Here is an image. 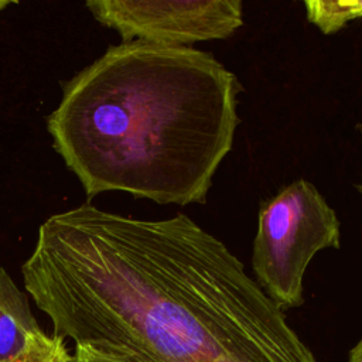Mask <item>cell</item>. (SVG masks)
Here are the masks:
<instances>
[{
    "label": "cell",
    "instance_id": "1",
    "mask_svg": "<svg viewBox=\"0 0 362 362\" xmlns=\"http://www.w3.org/2000/svg\"><path fill=\"white\" fill-rule=\"evenodd\" d=\"M21 274L75 346L129 362H317L243 263L184 214H55Z\"/></svg>",
    "mask_w": 362,
    "mask_h": 362
},
{
    "label": "cell",
    "instance_id": "2",
    "mask_svg": "<svg viewBox=\"0 0 362 362\" xmlns=\"http://www.w3.org/2000/svg\"><path fill=\"white\" fill-rule=\"evenodd\" d=\"M239 90L206 51L122 41L64 83L47 129L89 198L204 204L233 146Z\"/></svg>",
    "mask_w": 362,
    "mask_h": 362
},
{
    "label": "cell",
    "instance_id": "3",
    "mask_svg": "<svg viewBox=\"0 0 362 362\" xmlns=\"http://www.w3.org/2000/svg\"><path fill=\"white\" fill-rule=\"evenodd\" d=\"M339 226L334 208L304 178L260 204L252 269L257 284L281 310L304 303L305 269L317 252L341 247Z\"/></svg>",
    "mask_w": 362,
    "mask_h": 362
},
{
    "label": "cell",
    "instance_id": "4",
    "mask_svg": "<svg viewBox=\"0 0 362 362\" xmlns=\"http://www.w3.org/2000/svg\"><path fill=\"white\" fill-rule=\"evenodd\" d=\"M86 7L123 41L191 47L229 38L243 25L240 0H89Z\"/></svg>",
    "mask_w": 362,
    "mask_h": 362
},
{
    "label": "cell",
    "instance_id": "5",
    "mask_svg": "<svg viewBox=\"0 0 362 362\" xmlns=\"http://www.w3.org/2000/svg\"><path fill=\"white\" fill-rule=\"evenodd\" d=\"M48 338L31 313L27 296L0 267V362H18Z\"/></svg>",
    "mask_w": 362,
    "mask_h": 362
},
{
    "label": "cell",
    "instance_id": "6",
    "mask_svg": "<svg viewBox=\"0 0 362 362\" xmlns=\"http://www.w3.org/2000/svg\"><path fill=\"white\" fill-rule=\"evenodd\" d=\"M307 20L324 34H334L349 21L362 18V0L356 1H304Z\"/></svg>",
    "mask_w": 362,
    "mask_h": 362
},
{
    "label": "cell",
    "instance_id": "7",
    "mask_svg": "<svg viewBox=\"0 0 362 362\" xmlns=\"http://www.w3.org/2000/svg\"><path fill=\"white\" fill-rule=\"evenodd\" d=\"M18 362H75L74 356L68 352L65 339L57 335L49 338L37 346L34 351L27 354Z\"/></svg>",
    "mask_w": 362,
    "mask_h": 362
},
{
    "label": "cell",
    "instance_id": "8",
    "mask_svg": "<svg viewBox=\"0 0 362 362\" xmlns=\"http://www.w3.org/2000/svg\"><path fill=\"white\" fill-rule=\"evenodd\" d=\"M75 362H129L126 359L112 356L102 354L99 351L86 348V346H75V355H74Z\"/></svg>",
    "mask_w": 362,
    "mask_h": 362
},
{
    "label": "cell",
    "instance_id": "9",
    "mask_svg": "<svg viewBox=\"0 0 362 362\" xmlns=\"http://www.w3.org/2000/svg\"><path fill=\"white\" fill-rule=\"evenodd\" d=\"M348 362H362V338L354 345L349 352Z\"/></svg>",
    "mask_w": 362,
    "mask_h": 362
},
{
    "label": "cell",
    "instance_id": "10",
    "mask_svg": "<svg viewBox=\"0 0 362 362\" xmlns=\"http://www.w3.org/2000/svg\"><path fill=\"white\" fill-rule=\"evenodd\" d=\"M356 129H358V132H359V134H361V137H362V122L356 126ZM356 189L359 191V194H361V197H362V181L356 185Z\"/></svg>",
    "mask_w": 362,
    "mask_h": 362
},
{
    "label": "cell",
    "instance_id": "11",
    "mask_svg": "<svg viewBox=\"0 0 362 362\" xmlns=\"http://www.w3.org/2000/svg\"><path fill=\"white\" fill-rule=\"evenodd\" d=\"M16 1H10V0H0V11L4 10L6 7H8L10 4H14Z\"/></svg>",
    "mask_w": 362,
    "mask_h": 362
}]
</instances>
